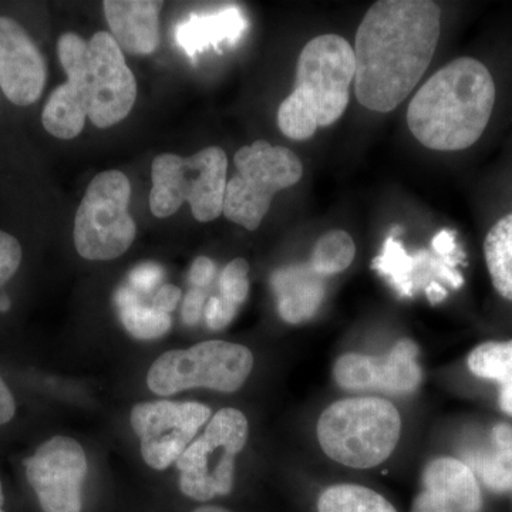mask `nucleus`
Masks as SVG:
<instances>
[{"label":"nucleus","mask_w":512,"mask_h":512,"mask_svg":"<svg viewBox=\"0 0 512 512\" xmlns=\"http://www.w3.org/2000/svg\"><path fill=\"white\" fill-rule=\"evenodd\" d=\"M498 100L493 69L478 57H458L420 87L407 109V124L421 146L467 151L483 140Z\"/></svg>","instance_id":"nucleus-2"},{"label":"nucleus","mask_w":512,"mask_h":512,"mask_svg":"<svg viewBox=\"0 0 512 512\" xmlns=\"http://www.w3.org/2000/svg\"><path fill=\"white\" fill-rule=\"evenodd\" d=\"M157 0H106L104 16L114 40L130 55L147 56L160 45V12Z\"/></svg>","instance_id":"nucleus-16"},{"label":"nucleus","mask_w":512,"mask_h":512,"mask_svg":"<svg viewBox=\"0 0 512 512\" xmlns=\"http://www.w3.org/2000/svg\"><path fill=\"white\" fill-rule=\"evenodd\" d=\"M205 295L201 289H192L187 293L183 305V320L185 325H195L200 320L204 308Z\"/></svg>","instance_id":"nucleus-31"},{"label":"nucleus","mask_w":512,"mask_h":512,"mask_svg":"<svg viewBox=\"0 0 512 512\" xmlns=\"http://www.w3.org/2000/svg\"><path fill=\"white\" fill-rule=\"evenodd\" d=\"M483 251L491 284L501 298L512 302V208L491 222Z\"/></svg>","instance_id":"nucleus-20"},{"label":"nucleus","mask_w":512,"mask_h":512,"mask_svg":"<svg viewBox=\"0 0 512 512\" xmlns=\"http://www.w3.org/2000/svg\"><path fill=\"white\" fill-rule=\"evenodd\" d=\"M163 268L157 264L138 265L130 272L131 288L136 292H150L151 289L156 288L161 281H163Z\"/></svg>","instance_id":"nucleus-29"},{"label":"nucleus","mask_w":512,"mask_h":512,"mask_svg":"<svg viewBox=\"0 0 512 512\" xmlns=\"http://www.w3.org/2000/svg\"><path fill=\"white\" fill-rule=\"evenodd\" d=\"M431 248L439 255H458L456 235L450 231H440L431 241Z\"/></svg>","instance_id":"nucleus-34"},{"label":"nucleus","mask_w":512,"mask_h":512,"mask_svg":"<svg viewBox=\"0 0 512 512\" xmlns=\"http://www.w3.org/2000/svg\"><path fill=\"white\" fill-rule=\"evenodd\" d=\"M192 512H229L222 507H214V505H207V507L197 508V510Z\"/></svg>","instance_id":"nucleus-37"},{"label":"nucleus","mask_w":512,"mask_h":512,"mask_svg":"<svg viewBox=\"0 0 512 512\" xmlns=\"http://www.w3.org/2000/svg\"><path fill=\"white\" fill-rule=\"evenodd\" d=\"M467 363L471 373L481 379L512 383V339L481 343L470 353Z\"/></svg>","instance_id":"nucleus-25"},{"label":"nucleus","mask_w":512,"mask_h":512,"mask_svg":"<svg viewBox=\"0 0 512 512\" xmlns=\"http://www.w3.org/2000/svg\"><path fill=\"white\" fill-rule=\"evenodd\" d=\"M181 299V289L175 285H164L158 289L157 295L154 296L153 309L158 312L171 313L177 308Z\"/></svg>","instance_id":"nucleus-32"},{"label":"nucleus","mask_w":512,"mask_h":512,"mask_svg":"<svg viewBox=\"0 0 512 512\" xmlns=\"http://www.w3.org/2000/svg\"><path fill=\"white\" fill-rule=\"evenodd\" d=\"M426 292L427 299H429L430 303L436 305V303L443 302L444 299L447 298V291L440 282H431V284L427 285V288L424 289Z\"/></svg>","instance_id":"nucleus-35"},{"label":"nucleus","mask_w":512,"mask_h":512,"mask_svg":"<svg viewBox=\"0 0 512 512\" xmlns=\"http://www.w3.org/2000/svg\"><path fill=\"white\" fill-rule=\"evenodd\" d=\"M124 328L134 338L141 340L158 339L171 329V318L167 313L147 308L138 299L133 288H120L114 296Z\"/></svg>","instance_id":"nucleus-21"},{"label":"nucleus","mask_w":512,"mask_h":512,"mask_svg":"<svg viewBox=\"0 0 512 512\" xmlns=\"http://www.w3.org/2000/svg\"><path fill=\"white\" fill-rule=\"evenodd\" d=\"M131 184L121 171H104L87 187L74 220V247L89 261L119 258L136 239V222L128 212Z\"/></svg>","instance_id":"nucleus-9"},{"label":"nucleus","mask_w":512,"mask_h":512,"mask_svg":"<svg viewBox=\"0 0 512 512\" xmlns=\"http://www.w3.org/2000/svg\"><path fill=\"white\" fill-rule=\"evenodd\" d=\"M500 407L512 416V383L503 384L500 390Z\"/></svg>","instance_id":"nucleus-36"},{"label":"nucleus","mask_w":512,"mask_h":512,"mask_svg":"<svg viewBox=\"0 0 512 512\" xmlns=\"http://www.w3.org/2000/svg\"><path fill=\"white\" fill-rule=\"evenodd\" d=\"M467 461L488 490L497 494L512 490V447L491 441L490 447L473 451Z\"/></svg>","instance_id":"nucleus-23"},{"label":"nucleus","mask_w":512,"mask_h":512,"mask_svg":"<svg viewBox=\"0 0 512 512\" xmlns=\"http://www.w3.org/2000/svg\"><path fill=\"white\" fill-rule=\"evenodd\" d=\"M316 431L326 456L363 470L392 456L402 434V419L387 400L352 397L330 404L320 414Z\"/></svg>","instance_id":"nucleus-4"},{"label":"nucleus","mask_w":512,"mask_h":512,"mask_svg":"<svg viewBox=\"0 0 512 512\" xmlns=\"http://www.w3.org/2000/svg\"><path fill=\"white\" fill-rule=\"evenodd\" d=\"M248 430L247 417L237 409L215 414L200 439L177 460L181 491L195 501L231 493L235 458L247 444Z\"/></svg>","instance_id":"nucleus-10"},{"label":"nucleus","mask_w":512,"mask_h":512,"mask_svg":"<svg viewBox=\"0 0 512 512\" xmlns=\"http://www.w3.org/2000/svg\"><path fill=\"white\" fill-rule=\"evenodd\" d=\"M318 512H397L383 495L355 484H339L323 491Z\"/></svg>","instance_id":"nucleus-22"},{"label":"nucleus","mask_w":512,"mask_h":512,"mask_svg":"<svg viewBox=\"0 0 512 512\" xmlns=\"http://www.w3.org/2000/svg\"><path fill=\"white\" fill-rule=\"evenodd\" d=\"M247 26V19L238 8L222 9L211 15H192L178 26L177 42L188 56H195L208 47L237 42Z\"/></svg>","instance_id":"nucleus-18"},{"label":"nucleus","mask_w":512,"mask_h":512,"mask_svg":"<svg viewBox=\"0 0 512 512\" xmlns=\"http://www.w3.org/2000/svg\"><path fill=\"white\" fill-rule=\"evenodd\" d=\"M10 308V301L8 296H2L0 298V311L6 312Z\"/></svg>","instance_id":"nucleus-38"},{"label":"nucleus","mask_w":512,"mask_h":512,"mask_svg":"<svg viewBox=\"0 0 512 512\" xmlns=\"http://www.w3.org/2000/svg\"><path fill=\"white\" fill-rule=\"evenodd\" d=\"M211 417V409L195 402H148L131 410V426L141 440L144 461L154 470L177 463L198 430Z\"/></svg>","instance_id":"nucleus-11"},{"label":"nucleus","mask_w":512,"mask_h":512,"mask_svg":"<svg viewBox=\"0 0 512 512\" xmlns=\"http://www.w3.org/2000/svg\"><path fill=\"white\" fill-rule=\"evenodd\" d=\"M252 367L254 355L247 346L208 340L158 357L148 370L147 384L160 396L197 387L232 393L244 386Z\"/></svg>","instance_id":"nucleus-8"},{"label":"nucleus","mask_w":512,"mask_h":512,"mask_svg":"<svg viewBox=\"0 0 512 512\" xmlns=\"http://www.w3.org/2000/svg\"><path fill=\"white\" fill-rule=\"evenodd\" d=\"M237 312V306L224 301L221 296H212L205 306V320H207L208 328L211 330L227 328Z\"/></svg>","instance_id":"nucleus-28"},{"label":"nucleus","mask_w":512,"mask_h":512,"mask_svg":"<svg viewBox=\"0 0 512 512\" xmlns=\"http://www.w3.org/2000/svg\"><path fill=\"white\" fill-rule=\"evenodd\" d=\"M227 171V154L220 147H207L190 157L161 154L151 167V212L157 218L171 217L188 202L195 220H217L224 214Z\"/></svg>","instance_id":"nucleus-5"},{"label":"nucleus","mask_w":512,"mask_h":512,"mask_svg":"<svg viewBox=\"0 0 512 512\" xmlns=\"http://www.w3.org/2000/svg\"><path fill=\"white\" fill-rule=\"evenodd\" d=\"M22 264V247L18 239L0 231V286L6 284L18 272Z\"/></svg>","instance_id":"nucleus-27"},{"label":"nucleus","mask_w":512,"mask_h":512,"mask_svg":"<svg viewBox=\"0 0 512 512\" xmlns=\"http://www.w3.org/2000/svg\"><path fill=\"white\" fill-rule=\"evenodd\" d=\"M423 490L412 512H480L483 507L476 474L463 461L440 457L424 468Z\"/></svg>","instance_id":"nucleus-15"},{"label":"nucleus","mask_w":512,"mask_h":512,"mask_svg":"<svg viewBox=\"0 0 512 512\" xmlns=\"http://www.w3.org/2000/svg\"><path fill=\"white\" fill-rule=\"evenodd\" d=\"M419 348L410 339H402L387 355L375 357L348 353L333 367L336 383L345 390H383L412 393L421 382L417 365Z\"/></svg>","instance_id":"nucleus-13"},{"label":"nucleus","mask_w":512,"mask_h":512,"mask_svg":"<svg viewBox=\"0 0 512 512\" xmlns=\"http://www.w3.org/2000/svg\"><path fill=\"white\" fill-rule=\"evenodd\" d=\"M89 110V97L84 86L67 80L50 94L42 113L43 127L53 137L72 140L82 133Z\"/></svg>","instance_id":"nucleus-19"},{"label":"nucleus","mask_w":512,"mask_h":512,"mask_svg":"<svg viewBox=\"0 0 512 512\" xmlns=\"http://www.w3.org/2000/svg\"><path fill=\"white\" fill-rule=\"evenodd\" d=\"M16 413V402L9 387L3 382L0 377V426L9 423L10 420L15 417Z\"/></svg>","instance_id":"nucleus-33"},{"label":"nucleus","mask_w":512,"mask_h":512,"mask_svg":"<svg viewBox=\"0 0 512 512\" xmlns=\"http://www.w3.org/2000/svg\"><path fill=\"white\" fill-rule=\"evenodd\" d=\"M26 478L43 512H82V487L87 474L83 447L57 436L26 458Z\"/></svg>","instance_id":"nucleus-12"},{"label":"nucleus","mask_w":512,"mask_h":512,"mask_svg":"<svg viewBox=\"0 0 512 512\" xmlns=\"http://www.w3.org/2000/svg\"><path fill=\"white\" fill-rule=\"evenodd\" d=\"M47 80L46 60L28 32L15 19L0 16V89L20 107L42 97Z\"/></svg>","instance_id":"nucleus-14"},{"label":"nucleus","mask_w":512,"mask_h":512,"mask_svg":"<svg viewBox=\"0 0 512 512\" xmlns=\"http://www.w3.org/2000/svg\"><path fill=\"white\" fill-rule=\"evenodd\" d=\"M60 63L67 80L83 84L94 126L113 127L130 114L137 100L136 77L109 32H97L87 49L64 53Z\"/></svg>","instance_id":"nucleus-7"},{"label":"nucleus","mask_w":512,"mask_h":512,"mask_svg":"<svg viewBox=\"0 0 512 512\" xmlns=\"http://www.w3.org/2000/svg\"><path fill=\"white\" fill-rule=\"evenodd\" d=\"M441 35L439 5L382 0L367 10L355 39V93L365 109L399 107L429 69Z\"/></svg>","instance_id":"nucleus-1"},{"label":"nucleus","mask_w":512,"mask_h":512,"mask_svg":"<svg viewBox=\"0 0 512 512\" xmlns=\"http://www.w3.org/2000/svg\"><path fill=\"white\" fill-rule=\"evenodd\" d=\"M3 504H5V495H3L2 481H0V512L3 511Z\"/></svg>","instance_id":"nucleus-39"},{"label":"nucleus","mask_w":512,"mask_h":512,"mask_svg":"<svg viewBox=\"0 0 512 512\" xmlns=\"http://www.w3.org/2000/svg\"><path fill=\"white\" fill-rule=\"evenodd\" d=\"M237 175L228 181L224 215L229 221L255 231L271 208L276 192L301 181L303 165L289 148L258 140L235 154Z\"/></svg>","instance_id":"nucleus-6"},{"label":"nucleus","mask_w":512,"mask_h":512,"mask_svg":"<svg viewBox=\"0 0 512 512\" xmlns=\"http://www.w3.org/2000/svg\"><path fill=\"white\" fill-rule=\"evenodd\" d=\"M249 264L244 258L229 262L220 278L221 298L231 305L239 306L247 301L249 293Z\"/></svg>","instance_id":"nucleus-26"},{"label":"nucleus","mask_w":512,"mask_h":512,"mask_svg":"<svg viewBox=\"0 0 512 512\" xmlns=\"http://www.w3.org/2000/svg\"><path fill=\"white\" fill-rule=\"evenodd\" d=\"M355 52L345 37L322 35L306 43L296 66L295 89L278 110V126L292 140H309L348 109L355 82Z\"/></svg>","instance_id":"nucleus-3"},{"label":"nucleus","mask_w":512,"mask_h":512,"mask_svg":"<svg viewBox=\"0 0 512 512\" xmlns=\"http://www.w3.org/2000/svg\"><path fill=\"white\" fill-rule=\"evenodd\" d=\"M325 279L311 264L286 266L274 272L271 285L281 318L291 325L313 318L325 299Z\"/></svg>","instance_id":"nucleus-17"},{"label":"nucleus","mask_w":512,"mask_h":512,"mask_svg":"<svg viewBox=\"0 0 512 512\" xmlns=\"http://www.w3.org/2000/svg\"><path fill=\"white\" fill-rule=\"evenodd\" d=\"M215 276V264L207 256L195 259L190 272L191 284L197 289L205 288L211 284Z\"/></svg>","instance_id":"nucleus-30"},{"label":"nucleus","mask_w":512,"mask_h":512,"mask_svg":"<svg viewBox=\"0 0 512 512\" xmlns=\"http://www.w3.org/2000/svg\"><path fill=\"white\" fill-rule=\"evenodd\" d=\"M356 255V245L348 232L342 229L326 232L313 248L311 264L319 275L340 274L352 265Z\"/></svg>","instance_id":"nucleus-24"}]
</instances>
